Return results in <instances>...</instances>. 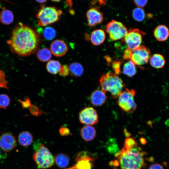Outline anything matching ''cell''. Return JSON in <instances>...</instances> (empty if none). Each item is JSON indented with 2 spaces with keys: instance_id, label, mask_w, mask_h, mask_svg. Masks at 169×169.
<instances>
[{
  "instance_id": "cell-1",
  "label": "cell",
  "mask_w": 169,
  "mask_h": 169,
  "mask_svg": "<svg viewBox=\"0 0 169 169\" xmlns=\"http://www.w3.org/2000/svg\"><path fill=\"white\" fill-rule=\"evenodd\" d=\"M40 40L39 35L33 29L19 23L13 29L11 37L7 42L14 53L26 56L37 51Z\"/></svg>"
},
{
  "instance_id": "cell-2",
  "label": "cell",
  "mask_w": 169,
  "mask_h": 169,
  "mask_svg": "<svg viewBox=\"0 0 169 169\" xmlns=\"http://www.w3.org/2000/svg\"><path fill=\"white\" fill-rule=\"evenodd\" d=\"M146 153L137 145L128 149L123 148L115 154L121 169H141L146 164Z\"/></svg>"
},
{
  "instance_id": "cell-3",
  "label": "cell",
  "mask_w": 169,
  "mask_h": 169,
  "mask_svg": "<svg viewBox=\"0 0 169 169\" xmlns=\"http://www.w3.org/2000/svg\"><path fill=\"white\" fill-rule=\"evenodd\" d=\"M100 83L101 90L105 93L109 92L113 99L118 98L125 86L122 79L112 72L102 75L100 79Z\"/></svg>"
},
{
  "instance_id": "cell-4",
  "label": "cell",
  "mask_w": 169,
  "mask_h": 169,
  "mask_svg": "<svg viewBox=\"0 0 169 169\" xmlns=\"http://www.w3.org/2000/svg\"><path fill=\"white\" fill-rule=\"evenodd\" d=\"M34 149L35 151L33 158L38 168L46 169L54 165L55 159L53 156L43 144L36 143Z\"/></svg>"
},
{
  "instance_id": "cell-5",
  "label": "cell",
  "mask_w": 169,
  "mask_h": 169,
  "mask_svg": "<svg viewBox=\"0 0 169 169\" xmlns=\"http://www.w3.org/2000/svg\"><path fill=\"white\" fill-rule=\"evenodd\" d=\"M62 11L55 7H42L36 14L39 21L38 25L44 27L55 23L60 19Z\"/></svg>"
},
{
  "instance_id": "cell-6",
  "label": "cell",
  "mask_w": 169,
  "mask_h": 169,
  "mask_svg": "<svg viewBox=\"0 0 169 169\" xmlns=\"http://www.w3.org/2000/svg\"><path fill=\"white\" fill-rule=\"evenodd\" d=\"M135 95L136 91L134 89L126 88L121 92L117 98L118 105L124 111L133 113L137 107L134 100Z\"/></svg>"
},
{
  "instance_id": "cell-7",
  "label": "cell",
  "mask_w": 169,
  "mask_h": 169,
  "mask_svg": "<svg viewBox=\"0 0 169 169\" xmlns=\"http://www.w3.org/2000/svg\"><path fill=\"white\" fill-rule=\"evenodd\" d=\"M105 30L110 38L113 41L122 39L128 31L123 24L115 20L108 23L106 25Z\"/></svg>"
},
{
  "instance_id": "cell-8",
  "label": "cell",
  "mask_w": 169,
  "mask_h": 169,
  "mask_svg": "<svg viewBox=\"0 0 169 169\" xmlns=\"http://www.w3.org/2000/svg\"><path fill=\"white\" fill-rule=\"evenodd\" d=\"M145 34V33L138 29L131 28L128 30L121 42L125 43L127 48L132 51L141 45Z\"/></svg>"
},
{
  "instance_id": "cell-9",
  "label": "cell",
  "mask_w": 169,
  "mask_h": 169,
  "mask_svg": "<svg viewBox=\"0 0 169 169\" xmlns=\"http://www.w3.org/2000/svg\"><path fill=\"white\" fill-rule=\"evenodd\" d=\"M151 51L143 45H141L132 51L131 60L139 66L147 64L150 59Z\"/></svg>"
},
{
  "instance_id": "cell-10",
  "label": "cell",
  "mask_w": 169,
  "mask_h": 169,
  "mask_svg": "<svg viewBox=\"0 0 169 169\" xmlns=\"http://www.w3.org/2000/svg\"><path fill=\"white\" fill-rule=\"evenodd\" d=\"M80 122L85 125H93L98 123V116L96 110L93 107H85L79 113Z\"/></svg>"
},
{
  "instance_id": "cell-11",
  "label": "cell",
  "mask_w": 169,
  "mask_h": 169,
  "mask_svg": "<svg viewBox=\"0 0 169 169\" xmlns=\"http://www.w3.org/2000/svg\"><path fill=\"white\" fill-rule=\"evenodd\" d=\"M17 141L11 133L6 132L0 136V148L4 153L12 151L16 146Z\"/></svg>"
},
{
  "instance_id": "cell-12",
  "label": "cell",
  "mask_w": 169,
  "mask_h": 169,
  "mask_svg": "<svg viewBox=\"0 0 169 169\" xmlns=\"http://www.w3.org/2000/svg\"><path fill=\"white\" fill-rule=\"evenodd\" d=\"M86 17L88 25L90 27H95L101 23L103 20L102 13L99 11L98 7H92L87 12Z\"/></svg>"
},
{
  "instance_id": "cell-13",
  "label": "cell",
  "mask_w": 169,
  "mask_h": 169,
  "mask_svg": "<svg viewBox=\"0 0 169 169\" xmlns=\"http://www.w3.org/2000/svg\"><path fill=\"white\" fill-rule=\"evenodd\" d=\"M95 155L89 152L84 153L75 166L78 169H92L96 159Z\"/></svg>"
},
{
  "instance_id": "cell-14",
  "label": "cell",
  "mask_w": 169,
  "mask_h": 169,
  "mask_svg": "<svg viewBox=\"0 0 169 169\" xmlns=\"http://www.w3.org/2000/svg\"><path fill=\"white\" fill-rule=\"evenodd\" d=\"M68 47L63 40L56 39L53 41L50 46V50L54 55L60 57L64 55L68 51Z\"/></svg>"
},
{
  "instance_id": "cell-15",
  "label": "cell",
  "mask_w": 169,
  "mask_h": 169,
  "mask_svg": "<svg viewBox=\"0 0 169 169\" xmlns=\"http://www.w3.org/2000/svg\"><path fill=\"white\" fill-rule=\"evenodd\" d=\"M107 98L105 92L101 90L96 89L92 93L90 101L93 106H100L105 103Z\"/></svg>"
},
{
  "instance_id": "cell-16",
  "label": "cell",
  "mask_w": 169,
  "mask_h": 169,
  "mask_svg": "<svg viewBox=\"0 0 169 169\" xmlns=\"http://www.w3.org/2000/svg\"><path fill=\"white\" fill-rule=\"evenodd\" d=\"M96 132L92 125H86L80 129V135L82 139L86 141L93 140L95 138Z\"/></svg>"
},
{
  "instance_id": "cell-17",
  "label": "cell",
  "mask_w": 169,
  "mask_h": 169,
  "mask_svg": "<svg viewBox=\"0 0 169 169\" xmlns=\"http://www.w3.org/2000/svg\"><path fill=\"white\" fill-rule=\"evenodd\" d=\"M105 38V31L102 29H99L95 30L91 33L90 40L93 45L98 46L103 43Z\"/></svg>"
},
{
  "instance_id": "cell-18",
  "label": "cell",
  "mask_w": 169,
  "mask_h": 169,
  "mask_svg": "<svg viewBox=\"0 0 169 169\" xmlns=\"http://www.w3.org/2000/svg\"><path fill=\"white\" fill-rule=\"evenodd\" d=\"M153 34L158 41L160 42L164 41H166L169 37V29L165 25H159L155 29Z\"/></svg>"
},
{
  "instance_id": "cell-19",
  "label": "cell",
  "mask_w": 169,
  "mask_h": 169,
  "mask_svg": "<svg viewBox=\"0 0 169 169\" xmlns=\"http://www.w3.org/2000/svg\"><path fill=\"white\" fill-rule=\"evenodd\" d=\"M149 60L151 65L156 69L162 68L166 63V61L163 56L159 54H153L151 56Z\"/></svg>"
},
{
  "instance_id": "cell-20",
  "label": "cell",
  "mask_w": 169,
  "mask_h": 169,
  "mask_svg": "<svg viewBox=\"0 0 169 169\" xmlns=\"http://www.w3.org/2000/svg\"><path fill=\"white\" fill-rule=\"evenodd\" d=\"M33 139L32 134L27 131L21 132L18 137L19 143L23 146H28L30 145L33 142Z\"/></svg>"
},
{
  "instance_id": "cell-21",
  "label": "cell",
  "mask_w": 169,
  "mask_h": 169,
  "mask_svg": "<svg viewBox=\"0 0 169 169\" xmlns=\"http://www.w3.org/2000/svg\"><path fill=\"white\" fill-rule=\"evenodd\" d=\"M136 72V64L131 60H129L124 65L123 73L124 74L131 77L134 76Z\"/></svg>"
},
{
  "instance_id": "cell-22",
  "label": "cell",
  "mask_w": 169,
  "mask_h": 169,
  "mask_svg": "<svg viewBox=\"0 0 169 169\" xmlns=\"http://www.w3.org/2000/svg\"><path fill=\"white\" fill-rule=\"evenodd\" d=\"M62 65L57 60H50L47 63L46 68L49 73L56 74L59 73L60 71Z\"/></svg>"
},
{
  "instance_id": "cell-23",
  "label": "cell",
  "mask_w": 169,
  "mask_h": 169,
  "mask_svg": "<svg viewBox=\"0 0 169 169\" xmlns=\"http://www.w3.org/2000/svg\"><path fill=\"white\" fill-rule=\"evenodd\" d=\"M70 73L71 76L74 77H80L84 72L83 68L82 65L77 62H74L69 66Z\"/></svg>"
},
{
  "instance_id": "cell-24",
  "label": "cell",
  "mask_w": 169,
  "mask_h": 169,
  "mask_svg": "<svg viewBox=\"0 0 169 169\" xmlns=\"http://www.w3.org/2000/svg\"><path fill=\"white\" fill-rule=\"evenodd\" d=\"M55 162L57 166L61 168L67 166L69 164V159L68 156L62 153L58 154L55 156Z\"/></svg>"
},
{
  "instance_id": "cell-25",
  "label": "cell",
  "mask_w": 169,
  "mask_h": 169,
  "mask_svg": "<svg viewBox=\"0 0 169 169\" xmlns=\"http://www.w3.org/2000/svg\"><path fill=\"white\" fill-rule=\"evenodd\" d=\"M36 55L38 59L42 62L49 61L52 57V53L50 50L45 48L39 50Z\"/></svg>"
},
{
  "instance_id": "cell-26",
  "label": "cell",
  "mask_w": 169,
  "mask_h": 169,
  "mask_svg": "<svg viewBox=\"0 0 169 169\" xmlns=\"http://www.w3.org/2000/svg\"><path fill=\"white\" fill-rule=\"evenodd\" d=\"M14 16L10 10H4L0 13V21L5 24H9L13 22Z\"/></svg>"
},
{
  "instance_id": "cell-27",
  "label": "cell",
  "mask_w": 169,
  "mask_h": 169,
  "mask_svg": "<svg viewBox=\"0 0 169 169\" xmlns=\"http://www.w3.org/2000/svg\"><path fill=\"white\" fill-rule=\"evenodd\" d=\"M133 19L138 22L143 21L145 18V13L142 8L137 7L135 8L132 12Z\"/></svg>"
},
{
  "instance_id": "cell-28",
  "label": "cell",
  "mask_w": 169,
  "mask_h": 169,
  "mask_svg": "<svg viewBox=\"0 0 169 169\" xmlns=\"http://www.w3.org/2000/svg\"><path fill=\"white\" fill-rule=\"evenodd\" d=\"M43 34L46 39L51 40L55 37L56 31L54 28L51 27H46L44 30Z\"/></svg>"
},
{
  "instance_id": "cell-29",
  "label": "cell",
  "mask_w": 169,
  "mask_h": 169,
  "mask_svg": "<svg viewBox=\"0 0 169 169\" xmlns=\"http://www.w3.org/2000/svg\"><path fill=\"white\" fill-rule=\"evenodd\" d=\"M10 100L9 97L7 95H0V108L5 109L9 105Z\"/></svg>"
},
{
  "instance_id": "cell-30",
  "label": "cell",
  "mask_w": 169,
  "mask_h": 169,
  "mask_svg": "<svg viewBox=\"0 0 169 169\" xmlns=\"http://www.w3.org/2000/svg\"><path fill=\"white\" fill-rule=\"evenodd\" d=\"M137 145V142L134 138L127 137L125 139L123 148L128 149Z\"/></svg>"
},
{
  "instance_id": "cell-31",
  "label": "cell",
  "mask_w": 169,
  "mask_h": 169,
  "mask_svg": "<svg viewBox=\"0 0 169 169\" xmlns=\"http://www.w3.org/2000/svg\"><path fill=\"white\" fill-rule=\"evenodd\" d=\"M121 64V61L116 59L112 62L113 69L114 71L115 74H118L120 73V66Z\"/></svg>"
},
{
  "instance_id": "cell-32",
  "label": "cell",
  "mask_w": 169,
  "mask_h": 169,
  "mask_svg": "<svg viewBox=\"0 0 169 169\" xmlns=\"http://www.w3.org/2000/svg\"><path fill=\"white\" fill-rule=\"evenodd\" d=\"M70 71L69 66L67 65H64L62 66L60 71L59 73L61 76L65 77L68 75Z\"/></svg>"
},
{
  "instance_id": "cell-33",
  "label": "cell",
  "mask_w": 169,
  "mask_h": 169,
  "mask_svg": "<svg viewBox=\"0 0 169 169\" xmlns=\"http://www.w3.org/2000/svg\"><path fill=\"white\" fill-rule=\"evenodd\" d=\"M59 132L60 135L62 136L72 135L69 129L65 126L61 127L59 129Z\"/></svg>"
},
{
  "instance_id": "cell-34",
  "label": "cell",
  "mask_w": 169,
  "mask_h": 169,
  "mask_svg": "<svg viewBox=\"0 0 169 169\" xmlns=\"http://www.w3.org/2000/svg\"><path fill=\"white\" fill-rule=\"evenodd\" d=\"M132 51L127 48L124 52L123 59L124 60L131 59Z\"/></svg>"
},
{
  "instance_id": "cell-35",
  "label": "cell",
  "mask_w": 169,
  "mask_h": 169,
  "mask_svg": "<svg viewBox=\"0 0 169 169\" xmlns=\"http://www.w3.org/2000/svg\"><path fill=\"white\" fill-rule=\"evenodd\" d=\"M148 0H134L136 5L138 7L143 8L146 4Z\"/></svg>"
},
{
  "instance_id": "cell-36",
  "label": "cell",
  "mask_w": 169,
  "mask_h": 169,
  "mask_svg": "<svg viewBox=\"0 0 169 169\" xmlns=\"http://www.w3.org/2000/svg\"><path fill=\"white\" fill-rule=\"evenodd\" d=\"M148 169H164L163 167L161 164L155 163L151 165Z\"/></svg>"
},
{
  "instance_id": "cell-37",
  "label": "cell",
  "mask_w": 169,
  "mask_h": 169,
  "mask_svg": "<svg viewBox=\"0 0 169 169\" xmlns=\"http://www.w3.org/2000/svg\"><path fill=\"white\" fill-rule=\"evenodd\" d=\"M93 3H96L98 2L100 3V5L105 4V3L106 0H93Z\"/></svg>"
},
{
  "instance_id": "cell-38",
  "label": "cell",
  "mask_w": 169,
  "mask_h": 169,
  "mask_svg": "<svg viewBox=\"0 0 169 169\" xmlns=\"http://www.w3.org/2000/svg\"><path fill=\"white\" fill-rule=\"evenodd\" d=\"M1 149L0 148V159L2 158H5L6 156L5 154H3L1 151Z\"/></svg>"
},
{
  "instance_id": "cell-39",
  "label": "cell",
  "mask_w": 169,
  "mask_h": 169,
  "mask_svg": "<svg viewBox=\"0 0 169 169\" xmlns=\"http://www.w3.org/2000/svg\"><path fill=\"white\" fill-rule=\"evenodd\" d=\"M124 132L125 136L128 137L130 136V134L127 131L126 129H124Z\"/></svg>"
},
{
  "instance_id": "cell-40",
  "label": "cell",
  "mask_w": 169,
  "mask_h": 169,
  "mask_svg": "<svg viewBox=\"0 0 169 169\" xmlns=\"http://www.w3.org/2000/svg\"><path fill=\"white\" fill-rule=\"evenodd\" d=\"M140 140L141 143L143 144H145L146 142V139L143 138H141Z\"/></svg>"
},
{
  "instance_id": "cell-41",
  "label": "cell",
  "mask_w": 169,
  "mask_h": 169,
  "mask_svg": "<svg viewBox=\"0 0 169 169\" xmlns=\"http://www.w3.org/2000/svg\"><path fill=\"white\" fill-rule=\"evenodd\" d=\"M37 2L41 3H44V2H46L47 0H35Z\"/></svg>"
},
{
  "instance_id": "cell-42",
  "label": "cell",
  "mask_w": 169,
  "mask_h": 169,
  "mask_svg": "<svg viewBox=\"0 0 169 169\" xmlns=\"http://www.w3.org/2000/svg\"><path fill=\"white\" fill-rule=\"evenodd\" d=\"M65 169H78L75 166H73L71 167L66 168Z\"/></svg>"
},
{
  "instance_id": "cell-43",
  "label": "cell",
  "mask_w": 169,
  "mask_h": 169,
  "mask_svg": "<svg viewBox=\"0 0 169 169\" xmlns=\"http://www.w3.org/2000/svg\"><path fill=\"white\" fill-rule=\"evenodd\" d=\"M51 0L55 2H59L61 1V0Z\"/></svg>"
},
{
  "instance_id": "cell-44",
  "label": "cell",
  "mask_w": 169,
  "mask_h": 169,
  "mask_svg": "<svg viewBox=\"0 0 169 169\" xmlns=\"http://www.w3.org/2000/svg\"><path fill=\"white\" fill-rule=\"evenodd\" d=\"M113 169H117L116 167H115Z\"/></svg>"
},
{
  "instance_id": "cell-45",
  "label": "cell",
  "mask_w": 169,
  "mask_h": 169,
  "mask_svg": "<svg viewBox=\"0 0 169 169\" xmlns=\"http://www.w3.org/2000/svg\"></svg>"
}]
</instances>
